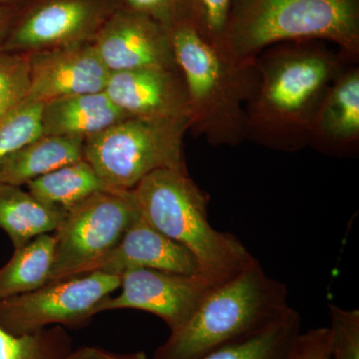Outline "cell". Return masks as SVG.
I'll return each mask as SVG.
<instances>
[{
    "mask_svg": "<svg viewBox=\"0 0 359 359\" xmlns=\"http://www.w3.org/2000/svg\"><path fill=\"white\" fill-rule=\"evenodd\" d=\"M29 89L28 54L0 52V120L25 102Z\"/></svg>",
    "mask_w": 359,
    "mask_h": 359,
    "instance_id": "obj_23",
    "label": "cell"
},
{
    "mask_svg": "<svg viewBox=\"0 0 359 359\" xmlns=\"http://www.w3.org/2000/svg\"><path fill=\"white\" fill-rule=\"evenodd\" d=\"M121 278L94 271L42 285L0 302V330L13 335L60 325H89L99 304L120 289Z\"/></svg>",
    "mask_w": 359,
    "mask_h": 359,
    "instance_id": "obj_8",
    "label": "cell"
},
{
    "mask_svg": "<svg viewBox=\"0 0 359 359\" xmlns=\"http://www.w3.org/2000/svg\"><path fill=\"white\" fill-rule=\"evenodd\" d=\"M65 215L42 204L20 186L0 183V229L14 250L39 236L54 233Z\"/></svg>",
    "mask_w": 359,
    "mask_h": 359,
    "instance_id": "obj_18",
    "label": "cell"
},
{
    "mask_svg": "<svg viewBox=\"0 0 359 359\" xmlns=\"http://www.w3.org/2000/svg\"><path fill=\"white\" fill-rule=\"evenodd\" d=\"M42 104H21L0 120V159L41 135Z\"/></svg>",
    "mask_w": 359,
    "mask_h": 359,
    "instance_id": "obj_25",
    "label": "cell"
},
{
    "mask_svg": "<svg viewBox=\"0 0 359 359\" xmlns=\"http://www.w3.org/2000/svg\"><path fill=\"white\" fill-rule=\"evenodd\" d=\"M30 0H0V4L14 7V8L21 9Z\"/></svg>",
    "mask_w": 359,
    "mask_h": 359,
    "instance_id": "obj_31",
    "label": "cell"
},
{
    "mask_svg": "<svg viewBox=\"0 0 359 359\" xmlns=\"http://www.w3.org/2000/svg\"><path fill=\"white\" fill-rule=\"evenodd\" d=\"M309 147L335 158L359 153V65H347L323 98L309 131Z\"/></svg>",
    "mask_w": 359,
    "mask_h": 359,
    "instance_id": "obj_14",
    "label": "cell"
},
{
    "mask_svg": "<svg viewBox=\"0 0 359 359\" xmlns=\"http://www.w3.org/2000/svg\"><path fill=\"white\" fill-rule=\"evenodd\" d=\"M68 359H152L145 353H118L98 346H80L74 348Z\"/></svg>",
    "mask_w": 359,
    "mask_h": 359,
    "instance_id": "obj_29",
    "label": "cell"
},
{
    "mask_svg": "<svg viewBox=\"0 0 359 359\" xmlns=\"http://www.w3.org/2000/svg\"><path fill=\"white\" fill-rule=\"evenodd\" d=\"M294 359H332L330 328H313L302 332L295 346Z\"/></svg>",
    "mask_w": 359,
    "mask_h": 359,
    "instance_id": "obj_28",
    "label": "cell"
},
{
    "mask_svg": "<svg viewBox=\"0 0 359 359\" xmlns=\"http://www.w3.org/2000/svg\"><path fill=\"white\" fill-rule=\"evenodd\" d=\"M144 269L184 275L199 273L193 255L156 230L140 215L96 271L121 278L128 271Z\"/></svg>",
    "mask_w": 359,
    "mask_h": 359,
    "instance_id": "obj_15",
    "label": "cell"
},
{
    "mask_svg": "<svg viewBox=\"0 0 359 359\" xmlns=\"http://www.w3.org/2000/svg\"><path fill=\"white\" fill-rule=\"evenodd\" d=\"M290 308L285 283L259 262L212 287L152 359H201L263 330Z\"/></svg>",
    "mask_w": 359,
    "mask_h": 359,
    "instance_id": "obj_3",
    "label": "cell"
},
{
    "mask_svg": "<svg viewBox=\"0 0 359 359\" xmlns=\"http://www.w3.org/2000/svg\"><path fill=\"white\" fill-rule=\"evenodd\" d=\"M28 57L27 102L44 104L62 97L104 91L109 79V70L92 43L32 52Z\"/></svg>",
    "mask_w": 359,
    "mask_h": 359,
    "instance_id": "obj_12",
    "label": "cell"
},
{
    "mask_svg": "<svg viewBox=\"0 0 359 359\" xmlns=\"http://www.w3.org/2000/svg\"><path fill=\"white\" fill-rule=\"evenodd\" d=\"M302 318L290 308L263 330L201 359H294Z\"/></svg>",
    "mask_w": 359,
    "mask_h": 359,
    "instance_id": "obj_20",
    "label": "cell"
},
{
    "mask_svg": "<svg viewBox=\"0 0 359 359\" xmlns=\"http://www.w3.org/2000/svg\"><path fill=\"white\" fill-rule=\"evenodd\" d=\"M140 216L131 191H100L68 211L54 231L48 283L96 271Z\"/></svg>",
    "mask_w": 359,
    "mask_h": 359,
    "instance_id": "obj_7",
    "label": "cell"
},
{
    "mask_svg": "<svg viewBox=\"0 0 359 359\" xmlns=\"http://www.w3.org/2000/svg\"><path fill=\"white\" fill-rule=\"evenodd\" d=\"M104 91L130 117L190 119L188 91L180 68L149 67L110 73Z\"/></svg>",
    "mask_w": 359,
    "mask_h": 359,
    "instance_id": "obj_13",
    "label": "cell"
},
{
    "mask_svg": "<svg viewBox=\"0 0 359 359\" xmlns=\"http://www.w3.org/2000/svg\"><path fill=\"white\" fill-rule=\"evenodd\" d=\"M84 139L45 136L28 142L0 159V183L23 186L58 168L83 159Z\"/></svg>",
    "mask_w": 359,
    "mask_h": 359,
    "instance_id": "obj_17",
    "label": "cell"
},
{
    "mask_svg": "<svg viewBox=\"0 0 359 359\" xmlns=\"http://www.w3.org/2000/svg\"><path fill=\"white\" fill-rule=\"evenodd\" d=\"M92 44L110 73L179 68L171 32L152 18L123 6L111 16Z\"/></svg>",
    "mask_w": 359,
    "mask_h": 359,
    "instance_id": "obj_11",
    "label": "cell"
},
{
    "mask_svg": "<svg viewBox=\"0 0 359 359\" xmlns=\"http://www.w3.org/2000/svg\"><path fill=\"white\" fill-rule=\"evenodd\" d=\"M349 60L328 42L271 45L256 57L257 84L245 105V141L276 152L309 147V131L328 89Z\"/></svg>",
    "mask_w": 359,
    "mask_h": 359,
    "instance_id": "obj_1",
    "label": "cell"
},
{
    "mask_svg": "<svg viewBox=\"0 0 359 359\" xmlns=\"http://www.w3.org/2000/svg\"><path fill=\"white\" fill-rule=\"evenodd\" d=\"M26 186L42 204L65 214L93 194L108 189L84 159L58 168Z\"/></svg>",
    "mask_w": 359,
    "mask_h": 359,
    "instance_id": "obj_19",
    "label": "cell"
},
{
    "mask_svg": "<svg viewBox=\"0 0 359 359\" xmlns=\"http://www.w3.org/2000/svg\"><path fill=\"white\" fill-rule=\"evenodd\" d=\"M233 0H191L189 23L212 47L224 53V36ZM229 59V58H228Z\"/></svg>",
    "mask_w": 359,
    "mask_h": 359,
    "instance_id": "obj_24",
    "label": "cell"
},
{
    "mask_svg": "<svg viewBox=\"0 0 359 359\" xmlns=\"http://www.w3.org/2000/svg\"><path fill=\"white\" fill-rule=\"evenodd\" d=\"M214 287L200 273L135 269L121 276V292L104 299L97 313L138 309L160 318L172 332L185 325Z\"/></svg>",
    "mask_w": 359,
    "mask_h": 359,
    "instance_id": "obj_10",
    "label": "cell"
},
{
    "mask_svg": "<svg viewBox=\"0 0 359 359\" xmlns=\"http://www.w3.org/2000/svg\"><path fill=\"white\" fill-rule=\"evenodd\" d=\"M175 56L188 91L189 130L214 147L245 141V105L256 90V58L235 62L224 57L190 23L171 30Z\"/></svg>",
    "mask_w": 359,
    "mask_h": 359,
    "instance_id": "obj_4",
    "label": "cell"
},
{
    "mask_svg": "<svg viewBox=\"0 0 359 359\" xmlns=\"http://www.w3.org/2000/svg\"><path fill=\"white\" fill-rule=\"evenodd\" d=\"M73 349L67 328L60 325L21 335L0 330V359H68Z\"/></svg>",
    "mask_w": 359,
    "mask_h": 359,
    "instance_id": "obj_22",
    "label": "cell"
},
{
    "mask_svg": "<svg viewBox=\"0 0 359 359\" xmlns=\"http://www.w3.org/2000/svg\"><path fill=\"white\" fill-rule=\"evenodd\" d=\"M18 11V8L0 4V51L6 44Z\"/></svg>",
    "mask_w": 359,
    "mask_h": 359,
    "instance_id": "obj_30",
    "label": "cell"
},
{
    "mask_svg": "<svg viewBox=\"0 0 359 359\" xmlns=\"http://www.w3.org/2000/svg\"><path fill=\"white\" fill-rule=\"evenodd\" d=\"M121 7L122 0H30L0 52L29 54L92 43Z\"/></svg>",
    "mask_w": 359,
    "mask_h": 359,
    "instance_id": "obj_9",
    "label": "cell"
},
{
    "mask_svg": "<svg viewBox=\"0 0 359 359\" xmlns=\"http://www.w3.org/2000/svg\"><path fill=\"white\" fill-rule=\"evenodd\" d=\"M130 117L105 91L62 97L42 104L41 135L80 137L84 140Z\"/></svg>",
    "mask_w": 359,
    "mask_h": 359,
    "instance_id": "obj_16",
    "label": "cell"
},
{
    "mask_svg": "<svg viewBox=\"0 0 359 359\" xmlns=\"http://www.w3.org/2000/svg\"><path fill=\"white\" fill-rule=\"evenodd\" d=\"M189 120L128 117L85 139L83 159L104 185L131 191L153 172L187 169L184 137Z\"/></svg>",
    "mask_w": 359,
    "mask_h": 359,
    "instance_id": "obj_6",
    "label": "cell"
},
{
    "mask_svg": "<svg viewBox=\"0 0 359 359\" xmlns=\"http://www.w3.org/2000/svg\"><path fill=\"white\" fill-rule=\"evenodd\" d=\"M318 39L359 63V0H233L224 53L235 62L271 45Z\"/></svg>",
    "mask_w": 359,
    "mask_h": 359,
    "instance_id": "obj_5",
    "label": "cell"
},
{
    "mask_svg": "<svg viewBox=\"0 0 359 359\" xmlns=\"http://www.w3.org/2000/svg\"><path fill=\"white\" fill-rule=\"evenodd\" d=\"M332 359H359V311L328 306Z\"/></svg>",
    "mask_w": 359,
    "mask_h": 359,
    "instance_id": "obj_26",
    "label": "cell"
},
{
    "mask_svg": "<svg viewBox=\"0 0 359 359\" xmlns=\"http://www.w3.org/2000/svg\"><path fill=\"white\" fill-rule=\"evenodd\" d=\"M132 193L142 218L188 250L200 275L212 285L231 280L257 261L233 233L212 228L208 217L209 196L188 171L158 170Z\"/></svg>",
    "mask_w": 359,
    "mask_h": 359,
    "instance_id": "obj_2",
    "label": "cell"
},
{
    "mask_svg": "<svg viewBox=\"0 0 359 359\" xmlns=\"http://www.w3.org/2000/svg\"><path fill=\"white\" fill-rule=\"evenodd\" d=\"M54 247V236L45 233L14 250L11 259L0 268V302L46 285Z\"/></svg>",
    "mask_w": 359,
    "mask_h": 359,
    "instance_id": "obj_21",
    "label": "cell"
},
{
    "mask_svg": "<svg viewBox=\"0 0 359 359\" xmlns=\"http://www.w3.org/2000/svg\"><path fill=\"white\" fill-rule=\"evenodd\" d=\"M191 0H122V6L152 18L171 32L189 23Z\"/></svg>",
    "mask_w": 359,
    "mask_h": 359,
    "instance_id": "obj_27",
    "label": "cell"
}]
</instances>
